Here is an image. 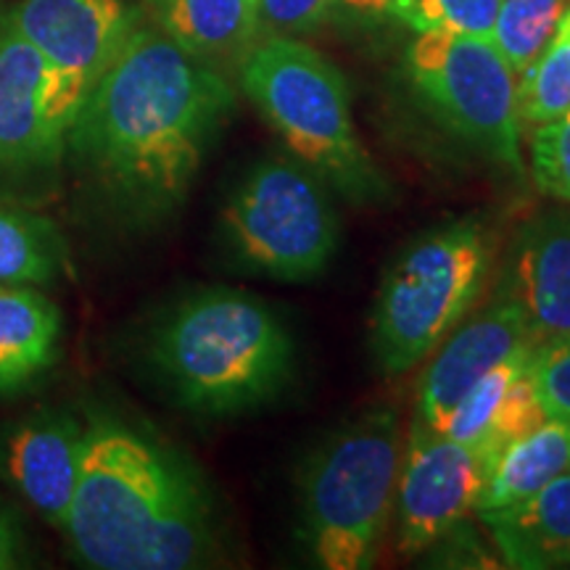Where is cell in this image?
I'll return each mask as SVG.
<instances>
[{
    "label": "cell",
    "mask_w": 570,
    "mask_h": 570,
    "mask_svg": "<svg viewBox=\"0 0 570 570\" xmlns=\"http://www.w3.org/2000/svg\"><path fill=\"white\" fill-rule=\"evenodd\" d=\"M402 441L391 412L360 417L320 446L302 475V539L317 566L365 570L394 504Z\"/></svg>",
    "instance_id": "cell-5"
},
{
    "label": "cell",
    "mask_w": 570,
    "mask_h": 570,
    "mask_svg": "<svg viewBox=\"0 0 570 570\" xmlns=\"http://www.w3.org/2000/svg\"><path fill=\"white\" fill-rule=\"evenodd\" d=\"M336 9V0H256L259 35L267 32L294 38V35L315 30L323 24L327 13Z\"/></svg>",
    "instance_id": "cell-26"
},
{
    "label": "cell",
    "mask_w": 570,
    "mask_h": 570,
    "mask_svg": "<svg viewBox=\"0 0 570 570\" xmlns=\"http://www.w3.org/2000/svg\"><path fill=\"white\" fill-rule=\"evenodd\" d=\"M61 312L35 285H0V396H13L59 354Z\"/></svg>",
    "instance_id": "cell-18"
},
{
    "label": "cell",
    "mask_w": 570,
    "mask_h": 570,
    "mask_svg": "<svg viewBox=\"0 0 570 570\" xmlns=\"http://www.w3.org/2000/svg\"><path fill=\"white\" fill-rule=\"evenodd\" d=\"M483 462L465 444L415 420L396 481V544L423 552L479 504Z\"/></svg>",
    "instance_id": "cell-11"
},
{
    "label": "cell",
    "mask_w": 570,
    "mask_h": 570,
    "mask_svg": "<svg viewBox=\"0 0 570 570\" xmlns=\"http://www.w3.org/2000/svg\"><path fill=\"white\" fill-rule=\"evenodd\" d=\"M529 375L547 415L570 420V336L537 346Z\"/></svg>",
    "instance_id": "cell-25"
},
{
    "label": "cell",
    "mask_w": 570,
    "mask_h": 570,
    "mask_svg": "<svg viewBox=\"0 0 570 570\" xmlns=\"http://www.w3.org/2000/svg\"><path fill=\"white\" fill-rule=\"evenodd\" d=\"M6 17L56 71L71 119L140 21L125 0H19Z\"/></svg>",
    "instance_id": "cell-10"
},
{
    "label": "cell",
    "mask_w": 570,
    "mask_h": 570,
    "mask_svg": "<svg viewBox=\"0 0 570 570\" xmlns=\"http://www.w3.org/2000/svg\"><path fill=\"white\" fill-rule=\"evenodd\" d=\"M518 119L539 127L570 111V9L562 17L550 46L520 75Z\"/></svg>",
    "instance_id": "cell-21"
},
{
    "label": "cell",
    "mask_w": 570,
    "mask_h": 570,
    "mask_svg": "<svg viewBox=\"0 0 570 570\" xmlns=\"http://www.w3.org/2000/svg\"><path fill=\"white\" fill-rule=\"evenodd\" d=\"M30 566V539L13 510L0 504V570Z\"/></svg>",
    "instance_id": "cell-27"
},
{
    "label": "cell",
    "mask_w": 570,
    "mask_h": 570,
    "mask_svg": "<svg viewBox=\"0 0 570 570\" xmlns=\"http://www.w3.org/2000/svg\"><path fill=\"white\" fill-rule=\"evenodd\" d=\"M63 537L88 568L185 570L209 558L212 510L175 454L114 420L85 425Z\"/></svg>",
    "instance_id": "cell-2"
},
{
    "label": "cell",
    "mask_w": 570,
    "mask_h": 570,
    "mask_svg": "<svg viewBox=\"0 0 570 570\" xmlns=\"http://www.w3.org/2000/svg\"><path fill=\"white\" fill-rule=\"evenodd\" d=\"M407 71L412 88L449 130L510 173L525 175L515 75L494 42L452 32H417Z\"/></svg>",
    "instance_id": "cell-8"
},
{
    "label": "cell",
    "mask_w": 570,
    "mask_h": 570,
    "mask_svg": "<svg viewBox=\"0 0 570 570\" xmlns=\"http://www.w3.org/2000/svg\"><path fill=\"white\" fill-rule=\"evenodd\" d=\"M225 244L248 273L309 281L338 246V217L304 164L267 159L235 188L223 212Z\"/></svg>",
    "instance_id": "cell-7"
},
{
    "label": "cell",
    "mask_w": 570,
    "mask_h": 570,
    "mask_svg": "<svg viewBox=\"0 0 570 570\" xmlns=\"http://www.w3.org/2000/svg\"><path fill=\"white\" fill-rule=\"evenodd\" d=\"M85 433L67 412H35L0 433V479L61 533L80 481Z\"/></svg>",
    "instance_id": "cell-12"
},
{
    "label": "cell",
    "mask_w": 570,
    "mask_h": 570,
    "mask_svg": "<svg viewBox=\"0 0 570 570\" xmlns=\"http://www.w3.org/2000/svg\"><path fill=\"white\" fill-rule=\"evenodd\" d=\"M489 262L487 230L475 219L441 227L399 256L373 312V346L383 373H407L436 352L479 298Z\"/></svg>",
    "instance_id": "cell-6"
},
{
    "label": "cell",
    "mask_w": 570,
    "mask_h": 570,
    "mask_svg": "<svg viewBox=\"0 0 570 570\" xmlns=\"http://www.w3.org/2000/svg\"><path fill=\"white\" fill-rule=\"evenodd\" d=\"M570 0H502L491 42L515 77L550 46Z\"/></svg>",
    "instance_id": "cell-22"
},
{
    "label": "cell",
    "mask_w": 570,
    "mask_h": 570,
    "mask_svg": "<svg viewBox=\"0 0 570 570\" xmlns=\"http://www.w3.org/2000/svg\"><path fill=\"white\" fill-rule=\"evenodd\" d=\"M537 348L525 312L510 294L454 331L420 377L417 420L439 431L483 375L508 356Z\"/></svg>",
    "instance_id": "cell-13"
},
{
    "label": "cell",
    "mask_w": 570,
    "mask_h": 570,
    "mask_svg": "<svg viewBox=\"0 0 570 570\" xmlns=\"http://www.w3.org/2000/svg\"><path fill=\"white\" fill-rule=\"evenodd\" d=\"M233 104L217 69L138 21L71 119L67 156L111 209L154 223L185 202Z\"/></svg>",
    "instance_id": "cell-1"
},
{
    "label": "cell",
    "mask_w": 570,
    "mask_h": 570,
    "mask_svg": "<svg viewBox=\"0 0 570 570\" xmlns=\"http://www.w3.org/2000/svg\"><path fill=\"white\" fill-rule=\"evenodd\" d=\"M151 360L185 410L225 417L259 407L283 389L294 341L265 302L209 288L183 298L161 320Z\"/></svg>",
    "instance_id": "cell-3"
},
{
    "label": "cell",
    "mask_w": 570,
    "mask_h": 570,
    "mask_svg": "<svg viewBox=\"0 0 570 570\" xmlns=\"http://www.w3.org/2000/svg\"><path fill=\"white\" fill-rule=\"evenodd\" d=\"M531 164L539 188L570 206V111L533 130Z\"/></svg>",
    "instance_id": "cell-24"
},
{
    "label": "cell",
    "mask_w": 570,
    "mask_h": 570,
    "mask_svg": "<svg viewBox=\"0 0 570 570\" xmlns=\"http://www.w3.org/2000/svg\"><path fill=\"white\" fill-rule=\"evenodd\" d=\"M570 470V420L547 417L531 433L510 441L483 465L475 510L497 512L523 502Z\"/></svg>",
    "instance_id": "cell-19"
},
{
    "label": "cell",
    "mask_w": 570,
    "mask_h": 570,
    "mask_svg": "<svg viewBox=\"0 0 570 570\" xmlns=\"http://www.w3.org/2000/svg\"><path fill=\"white\" fill-rule=\"evenodd\" d=\"M240 85L296 159L338 194L354 204L389 196V180L356 135L344 75L323 53L273 35L240 59Z\"/></svg>",
    "instance_id": "cell-4"
},
{
    "label": "cell",
    "mask_w": 570,
    "mask_h": 570,
    "mask_svg": "<svg viewBox=\"0 0 570 570\" xmlns=\"http://www.w3.org/2000/svg\"><path fill=\"white\" fill-rule=\"evenodd\" d=\"M502 0H394L396 19L415 32H452L491 40Z\"/></svg>",
    "instance_id": "cell-23"
},
{
    "label": "cell",
    "mask_w": 570,
    "mask_h": 570,
    "mask_svg": "<svg viewBox=\"0 0 570 570\" xmlns=\"http://www.w3.org/2000/svg\"><path fill=\"white\" fill-rule=\"evenodd\" d=\"M537 348L508 356L481 377L439 428L449 439L465 444L483 465L499 449L544 423L547 410L533 389L529 365Z\"/></svg>",
    "instance_id": "cell-14"
},
{
    "label": "cell",
    "mask_w": 570,
    "mask_h": 570,
    "mask_svg": "<svg viewBox=\"0 0 570 570\" xmlns=\"http://www.w3.org/2000/svg\"><path fill=\"white\" fill-rule=\"evenodd\" d=\"M336 6L360 19H377L391 13V9H394V0H336Z\"/></svg>",
    "instance_id": "cell-28"
},
{
    "label": "cell",
    "mask_w": 570,
    "mask_h": 570,
    "mask_svg": "<svg viewBox=\"0 0 570 570\" xmlns=\"http://www.w3.org/2000/svg\"><path fill=\"white\" fill-rule=\"evenodd\" d=\"M154 24L198 61L244 59L259 42L256 0H146Z\"/></svg>",
    "instance_id": "cell-17"
},
{
    "label": "cell",
    "mask_w": 570,
    "mask_h": 570,
    "mask_svg": "<svg viewBox=\"0 0 570 570\" xmlns=\"http://www.w3.org/2000/svg\"><path fill=\"white\" fill-rule=\"evenodd\" d=\"M512 265L510 296L525 312L537 346L570 336V206L525 223Z\"/></svg>",
    "instance_id": "cell-15"
},
{
    "label": "cell",
    "mask_w": 570,
    "mask_h": 570,
    "mask_svg": "<svg viewBox=\"0 0 570 570\" xmlns=\"http://www.w3.org/2000/svg\"><path fill=\"white\" fill-rule=\"evenodd\" d=\"M71 111L48 61L0 13V183L32 185L67 159Z\"/></svg>",
    "instance_id": "cell-9"
},
{
    "label": "cell",
    "mask_w": 570,
    "mask_h": 570,
    "mask_svg": "<svg viewBox=\"0 0 570 570\" xmlns=\"http://www.w3.org/2000/svg\"><path fill=\"white\" fill-rule=\"evenodd\" d=\"M63 267V246L46 219L0 204V285H48Z\"/></svg>",
    "instance_id": "cell-20"
},
{
    "label": "cell",
    "mask_w": 570,
    "mask_h": 570,
    "mask_svg": "<svg viewBox=\"0 0 570 570\" xmlns=\"http://www.w3.org/2000/svg\"><path fill=\"white\" fill-rule=\"evenodd\" d=\"M481 518L510 568H570V470L523 502Z\"/></svg>",
    "instance_id": "cell-16"
}]
</instances>
